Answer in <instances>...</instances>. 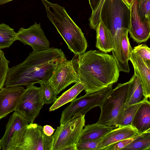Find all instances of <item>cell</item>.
Instances as JSON below:
<instances>
[{
    "mask_svg": "<svg viewBox=\"0 0 150 150\" xmlns=\"http://www.w3.org/2000/svg\"><path fill=\"white\" fill-rule=\"evenodd\" d=\"M84 85L81 82L76 83L60 96L50 107V111H54L64 105L71 102L85 89Z\"/></svg>",
    "mask_w": 150,
    "mask_h": 150,
    "instance_id": "7402d4cb",
    "label": "cell"
},
{
    "mask_svg": "<svg viewBox=\"0 0 150 150\" xmlns=\"http://www.w3.org/2000/svg\"><path fill=\"white\" fill-rule=\"evenodd\" d=\"M53 140L52 136H47L44 133L43 127L30 123L16 150H52Z\"/></svg>",
    "mask_w": 150,
    "mask_h": 150,
    "instance_id": "9c48e42d",
    "label": "cell"
},
{
    "mask_svg": "<svg viewBox=\"0 0 150 150\" xmlns=\"http://www.w3.org/2000/svg\"><path fill=\"white\" fill-rule=\"evenodd\" d=\"M13 0H0V5H4Z\"/></svg>",
    "mask_w": 150,
    "mask_h": 150,
    "instance_id": "d590c367",
    "label": "cell"
},
{
    "mask_svg": "<svg viewBox=\"0 0 150 150\" xmlns=\"http://www.w3.org/2000/svg\"><path fill=\"white\" fill-rule=\"evenodd\" d=\"M54 130V129L51 126L47 125L43 127V132L47 136H52Z\"/></svg>",
    "mask_w": 150,
    "mask_h": 150,
    "instance_id": "d6a6232c",
    "label": "cell"
},
{
    "mask_svg": "<svg viewBox=\"0 0 150 150\" xmlns=\"http://www.w3.org/2000/svg\"><path fill=\"white\" fill-rule=\"evenodd\" d=\"M128 30L123 29L117 31L114 35V49L111 52L116 60L120 71L129 73L128 61L133 48L128 37Z\"/></svg>",
    "mask_w": 150,
    "mask_h": 150,
    "instance_id": "7c38bea8",
    "label": "cell"
},
{
    "mask_svg": "<svg viewBox=\"0 0 150 150\" xmlns=\"http://www.w3.org/2000/svg\"><path fill=\"white\" fill-rule=\"evenodd\" d=\"M139 134L137 130L131 125L116 128L101 138L98 144L97 150H103L111 144Z\"/></svg>",
    "mask_w": 150,
    "mask_h": 150,
    "instance_id": "e0dca14e",
    "label": "cell"
},
{
    "mask_svg": "<svg viewBox=\"0 0 150 150\" xmlns=\"http://www.w3.org/2000/svg\"><path fill=\"white\" fill-rule=\"evenodd\" d=\"M132 51L141 57L148 65L150 66V49L145 44L135 47Z\"/></svg>",
    "mask_w": 150,
    "mask_h": 150,
    "instance_id": "f1b7e54d",
    "label": "cell"
},
{
    "mask_svg": "<svg viewBox=\"0 0 150 150\" xmlns=\"http://www.w3.org/2000/svg\"><path fill=\"white\" fill-rule=\"evenodd\" d=\"M143 101L129 106L125 105L115 126L118 127L131 125L135 115Z\"/></svg>",
    "mask_w": 150,
    "mask_h": 150,
    "instance_id": "603a6c76",
    "label": "cell"
},
{
    "mask_svg": "<svg viewBox=\"0 0 150 150\" xmlns=\"http://www.w3.org/2000/svg\"><path fill=\"white\" fill-rule=\"evenodd\" d=\"M127 4L130 5V4L127 0H123Z\"/></svg>",
    "mask_w": 150,
    "mask_h": 150,
    "instance_id": "8d00e7d4",
    "label": "cell"
},
{
    "mask_svg": "<svg viewBox=\"0 0 150 150\" xmlns=\"http://www.w3.org/2000/svg\"><path fill=\"white\" fill-rule=\"evenodd\" d=\"M66 58L61 49L52 47L33 51L23 62L8 68L4 86H27L48 80Z\"/></svg>",
    "mask_w": 150,
    "mask_h": 150,
    "instance_id": "7a4b0ae2",
    "label": "cell"
},
{
    "mask_svg": "<svg viewBox=\"0 0 150 150\" xmlns=\"http://www.w3.org/2000/svg\"><path fill=\"white\" fill-rule=\"evenodd\" d=\"M25 89L21 86L5 87L0 91V120L15 111Z\"/></svg>",
    "mask_w": 150,
    "mask_h": 150,
    "instance_id": "9a60e30c",
    "label": "cell"
},
{
    "mask_svg": "<svg viewBox=\"0 0 150 150\" xmlns=\"http://www.w3.org/2000/svg\"><path fill=\"white\" fill-rule=\"evenodd\" d=\"M101 138L95 140H79L76 144L77 150H97Z\"/></svg>",
    "mask_w": 150,
    "mask_h": 150,
    "instance_id": "f546056e",
    "label": "cell"
},
{
    "mask_svg": "<svg viewBox=\"0 0 150 150\" xmlns=\"http://www.w3.org/2000/svg\"><path fill=\"white\" fill-rule=\"evenodd\" d=\"M112 85L111 84L98 91L86 94L71 101L62 113L60 124H64L75 118L85 115L91 109L100 107L113 89Z\"/></svg>",
    "mask_w": 150,
    "mask_h": 150,
    "instance_id": "8992f818",
    "label": "cell"
},
{
    "mask_svg": "<svg viewBox=\"0 0 150 150\" xmlns=\"http://www.w3.org/2000/svg\"><path fill=\"white\" fill-rule=\"evenodd\" d=\"M40 90L44 105L53 104L57 99V95L48 80L40 83Z\"/></svg>",
    "mask_w": 150,
    "mask_h": 150,
    "instance_id": "484cf974",
    "label": "cell"
},
{
    "mask_svg": "<svg viewBox=\"0 0 150 150\" xmlns=\"http://www.w3.org/2000/svg\"><path fill=\"white\" fill-rule=\"evenodd\" d=\"M105 0H101L96 10L92 13L89 19V25L91 28L95 30L98 24L100 22V15L101 11Z\"/></svg>",
    "mask_w": 150,
    "mask_h": 150,
    "instance_id": "4dcf8cb0",
    "label": "cell"
},
{
    "mask_svg": "<svg viewBox=\"0 0 150 150\" xmlns=\"http://www.w3.org/2000/svg\"><path fill=\"white\" fill-rule=\"evenodd\" d=\"M1 149V139H0V150Z\"/></svg>",
    "mask_w": 150,
    "mask_h": 150,
    "instance_id": "74e56055",
    "label": "cell"
},
{
    "mask_svg": "<svg viewBox=\"0 0 150 150\" xmlns=\"http://www.w3.org/2000/svg\"><path fill=\"white\" fill-rule=\"evenodd\" d=\"M45 8L47 17L52 23L74 55L85 52L88 43L84 33L72 19L65 8L47 0H41Z\"/></svg>",
    "mask_w": 150,
    "mask_h": 150,
    "instance_id": "3957f363",
    "label": "cell"
},
{
    "mask_svg": "<svg viewBox=\"0 0 150 150\" xmlns=\"http://www.w3.org/2000/svg\"><path fill=\"white\" fill-rule=\"evenodd\" d=\"M44 105L40 87L32 85L27 86L15 111L33 123Z\"/></svg>",
    "mask_w": 150,
    "mask_h": 150,
    "instance_id": "30bf717a",
    "label": "cell"
},
{
    "mask_svg": "<svg viewBox=\"0 0 150 150\" xmlns=\"http://www.w3.org/2000/svg\"><path fill=\"white\" fill-rule=\"evenodd\" d=\"M129 87L128 82L119 83L100 106L101 112L96 122L105 126H114L124 108Z\"/></svg>",
    "mask_w": 150,
    "mask_h": 150,
    "instance_id": "5b68a950",
    "label": "cell"
},
{
    "mask_svg": "<svg viewBox=\"0 0 150 150\" xmlns=\"http://www.w3.org/2000/svg\"><path fill=\"white\" fill-rule=\"evenodd\" d=\"M48 81L57 95L71 84L80 82L71 60L66 58L56 67Z\"/></svg>",
    "mask_w": 150,
    "mask_h": 150,
    "instance_id": "8fae6325",
    "label": "cell"
},
{
    "mask_svg": "<svg viewBox=\"0 0 150 150\" xmlns=\"http://www.w3.org/2000/svg\"><path fill=\"white\" fill-rule=\"evenodd\" d=\"M16 40L30 46L33 51H40L50 48V43L45 36L40 23L36 22L27 28L21 27L16 33Z\"/></svg>",
    "mask_w": 150,
    "mask_h": 150,
    "instance_id": "4fadbf2b",
    "label": "cell"
},
{
    "mask_svg": "<svg viewBox=\"0 0 150 150\" xmlns=\"http://www.w3.org/2000/svg\"><path fill=\"white\" fill-rule=\"evenodd\" d=\"M29 121L15 111L6 125L4 134L1 139V149L16 150L20 144Z\"/></svg>",
    "mask_w": 150,
    "mask_h": 150,
    "instance_id": "ba28073f",
    "label": "cell"
},
{
    "mask_svg": "<svg viewBox=\"0 0 150 150\" xmlns=\"http://www.w3.org/2000/svg\"></svg>",
    "mask_w": 150,
    "mask_h": 150,
    "instance_id": "f35d334b",
    "label": "cell"
},
{
    "mask_svg": "<svg viewBox=\"0 0 150 150\" xmlns=\"http://www.w3.org/2000/svg\"><path fill=\"white\" fill-rule=\"evenodd\" d=\"M16 33L8 25L0 24V49L8 48L16 40Z\"/></svg>",
    "mask_w": 150,
    "mask_h": 150,
    "instance_id": "d4e9b609",
    "label": "cell"
},
{
    "mask_svg": "<svg viewBox=\"0 0 150 150\" xmlns=\"http://www.w3.org/2000/svg\"><path fill=\"white\" fill-rule=\"evenodd\" d=\"M86 94L101 90L118 80L117 63L112 55L96 50L74 55L71 60Z\"/></svg>",
    "mask_w": 150,
    "mask_h": 150,
    "instance_id": "6da1fadb",
    "label": "cell"
},
{
    "mask_svg": "<svg viewBox=\"0 0 150 150\" xmlns=\"http://www.w3.org/2000/svg\"><path fill=\"white\" fill-rule=\"evenodd\" d=\"M150 149V130L140 134L130 144L122 150H149Z\"/></svg>",
    "mask_w": 150,
    "mask_h": 150,
    "instance_id": "cb8c5ba5",
    "label": "cell"
},
{
    "mask_svg": "<svg viewBox=\"0 0 150 150\" xmlns=\"http://www.w3.org/2000/svg\"><path fill=\"white\" fill-rule=\"evenodd\" d=\"M130 13V5L123 0H105L101 11L100 21L114 36L120 30H129Z\"/></svg>",
    "mask_w": 150,
    "mask_h": 150,
    "instance_id": "277c9868",
    "label": "cell"
},
{
    "mask_svg": "<svg viewBox=\"0 0 150 150\" xmlns=\"http://www.w3.org/2000/svg\"><path fill=\"white\" fill-rule=\"evenodd\" d=\"M130 23L128 32L130 37L138 43L146 42L150 38V21H143L138 15L137 0H131Z\"/></svg>",
    "mask_w": 150,
    "mask_h": 150,
    "instance_id": "5bb4252c",
    "label": "cell"
},
{
    "mask_svg": "<svg viewBox=\"0 0 150 150\" xmlns=\"http://www.w3.org/2000/svg\"><path fill=\"white\" fill-rule=\"evenodd\" d=\"M138 15L142 21H150V0H137Z\"/></svg>",
    "mask_w": 150,
    "mask_h": 150,
    "instance_id": "4316f807",
    "label": "cell"
},
{
    "mask_svg": "<svg viewBox=\"0 0 150 150\" xmlns=\"http://www.w3.org/2000/svg\"><path fill=\"white\" fill-rule=\"evenodd\" d=\"M96 46L105 53L110 52L114 49V36L100 21L97 26Z\"/></svg>",
    "mask_w": 150,
    "mask_h": 150,
    "instance_id": "d6986e66",
    "label": "cell"
},
{
    "mask_svg": "<svg viewBox=\"0 0 150 150\" xmlns=\"http://www.w3.org/2000/svg\"><path fill=\"white\" fill-rule=\"evenodd\" d=\"M85 117L75 118L57 127L52 136V150H63L68 146L77 144L85 126Z\"/></svg>",
    "mask_w": 150,
    "mask_h": 150,
    "instance_id": "52a82bcc",
    "label": "cell"
},
{
    "mask_svg": "<svg viewBox=\"0 0 150 150\" xmlns=\"http://www.w3.org/2000/svg\"><path fill=\"white\" fill-rule=\"evenodd\" d=\"M9 62L6 58L4 52L0 49V90L4 86Z\"/></svg>",
    "mask_w": 150,
    "mask_h": 150,
    "instance_id": "83f0119b",
    "label": "cell"
},
{
    "mask_svg": "<svg viewBox=\"0 0 150 150\" xmlns=\"http://www.w3.org/2000/svg\"><path fill=\"white\" fill-rule=\"evenodd\" d=\"M139 134L133 137L125 139L111 144L107 146L103 150H122L137 138Z\"/></svg>",
    "mask_w": 150,
    "mask_h": 150,
    "instance_id": "1f68e13d",
    "label": "cell"
},
{
    "mask_svg": "<svg viewBox=\"0 0 150 150\" xmlns=\"http://www.w3.org/2000/svg\"><path fill=\"white\" fill-rule=\"evenodd\" d=\"M133 66L134 74L139 78L145 98L150 97V66L138 55L132 51L129 59Z\"/></svg>",
    "mask_w": 150,
    "mask_h": 150,
    "instance_id": "2e32d148",
    "label": "cell"
},
{
    "mask_svg": "<svg viewBox=\"0 0 150 150\" xmlns=\"http://www.w3.org/2000/svg\"><path fill=\"white\" fill-rule=\"evenodd\" d=\"M128 82L129 87L125 105L129 106L143 101L145 98L138 77L134 74Z\"/></svg>",
    "mask_w": 150,
    "mask_h": 150,
    "instance_id": "44dd1931",
    "label": "cell"
},
{
    "mask_svg": "<svg viewBox=\"0 0 150 150\" xmlns=\"http://www.w3.org/2000/svg\"><path fill=\"white\" fill-rule=\"evenodd\" d=\"M63 150H77L76 145L72 144L68 146L65 147Z\"/></svg>",
    "mask_w": 150,
    "mask_h": 150,
    "instance_id": "e575fe53",
    "label": "cell"
},
{
    "mask_svg": "<svg viewBox=\"0 0 150 150\" xmlns=\"http://www.w3.org/2000/svg\"><path fill=\"white\" fill-rule=\"evenodd\" d=\"M101 0H88L89 4L91 9L92 13L98 7Z\"/></svg>",
    "mask_w": 150,
    "mask_h": 150,
    "instance_id": "836d02e7",
    "label": "cell"
},
{
    "mask_svg": "<svg viewBox=\"0 0 150 150\" xmlns=\"http://www.w3.org/2000/svg\"><path fill=\"white\" fill-rule=\"evenodd\" d=\"M131 126L140 134L150 130V102L145 98L137 111Z\"/></svg>",
    "mask_w": 150,
    "mask_h": 150,
    "instance_id": "ac0fdd59",
    "label": "cell"
},
{
    "mask_svg": "<svg viewBox=\"0 0 150 150\" xmlns=\"http://www.w3.org/2000/svg\"><path fill=\"white\" fill-rule=\"evenodd\" d=\"M83 128L79 140H95L102 138L114 129V126H105L97 123L88 124Z\"/></svg>",
    "mask_w": 150,
    "mask_h": 150,
    "instance_id": "ffe728a7",
    "label": "cell"
}]
</instances>
